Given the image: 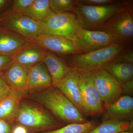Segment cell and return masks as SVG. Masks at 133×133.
<instances>
[{
  "mask_svg": "<svg viewBox=\"0 0 133 133\" xmlns=\"http://www.w3.org/2000/svg\"><path fill=\"white\" fill-rule=\"evenodd\" d=\"M131 8L129 2H120L112 5L101 6H86L77 3L73 12L81 28L102 31L103 26L112 16Z\"/></svg>",
  "mask_w": 133,
  "mask_h": 133,
  "instance_id": "6da1fadb",
  "label": "cell"
},
{
  "mask_svg": "<svg viewBox=\"0 0 133 133\" xmlns=\"http://www.w3.org/2000/svg\"><path fill=\"white\" fill-rule=\"evenodd\" d=\"M37 99L55 116L68 124L88 121L56 87H51L37 95Z\"/></svg>",
  "mask_w": 133,
  "mask_h": 133,
  "instance_id": "7a4b0ae2",
  "label": "cell"
},
{
  "mask_svg": "<svg viewBox=\"0 0 133 133\" xmlns=\"http://www.w3.org/2000/svg\"><path fill=\"white\" fill-rule=\"evenodd\" d=\"M126 49L115 43L88 53L72 55L70 59L71 68L79 73L94 72L102 69Z\"/></svg>",
  "mask_w": 133,
  "mask_h": 133,
  "instance_id": "3957f363",
  "label": "cell"
},
{
  "mask_svg": "<svg viewBox=\"0 0 133 133\" xmlns=\"http://www.w3.org/2000/svg\"><path fill=\"white\" fill-rule=\"evenodd\" d=\"M15 117L19 124L35 133L53 131L65 126L48 113L29 105H20Z\"/></svg>",
  "mask_w": 133,
  "mask_h": 133,
  "instance_id": "277c9868",
  "label": "cell"
},
{
  "mask_svg": "<svg viewBox=\"0 0 133 133\" xmlns=\"http://www.w3.org/2000/svg\"><path fill=\"white\" fill-rule=\"evenodd\" d=\"M0 29L14 32L31 43L42 34L38 22L11 10L0 16Z\"/></svg>",
  "mask_w": 133,
  "mask_h": 133,
  "instance_id": "5b68a950",
  "label": "cell"
},
{
  "mask_svg": "<svg viewBox=\"0 0 133 133\" xmlns=\"http://www.w3.org/2000/svg\"><path fill=\"white\" fill-rule=\"evenodd\" d=\"M102 31L111 36L115 43L129 48L133 40V17L131 9L115 14L106 23Z\"/></svg>",
  "mask_w": 133,
  "mask_h": 133,
  "instance_id": "8992f818",
  "label": "cell"
},
{
  "mask_svg": "<svg viewBox=\"0 0 133 133\" xmlns=\"http://www.w3.org/2000/svg\"><path fill=\"white\" fill-rule=\"evenodd\" d=\"M39 23L42 34L62 36L74 42L81 28L76 15L70 12L54 13L45 21Z\"/></svg>",
  "mask_w": 133,
  "mask_h": 133,
  "instance_id": "52a82bcc",
  "label": "cell"
},
{
  "mask_svg": "<svg viewBox=\"0 0 133 133\" xmlns=\"http://www.w3.org/2000/svg\"><path fill=\"white\" fill-rule=\"evenodd\" d=\"M78 85L89 116L99 117L103 115L104 106L95 87L93 72L79 73Z\"/></svg>",
  "mask_w": 133,
  "mask_h": 133,
  "instance_id": "ba28073f",
  "label": "cell"
},
{
  "mask_svg": "<svg viewBox=\"0 0 133 133\" xmlns=\"http://www.w3.org/2000/svg\"><path fill=\"white\" fill-rule=\"evenodd\" d=\"M94 83L104 108L122 96V84L103 69L93 72Z\"/></svg>",
  "mask_w": 133,
  "mask_h": 133,
  "instance_id": "9c48e42d",
  "label": "cell"
},
{
  "mask_svg": "<svg viewBox=\"0 0 133 133\" xmlns=\"http://www.w3.org/2000/svg\"><path fill=\"white\" fill-rule=\"evenodd\" d=\"M74 42L81 54L100 49L115 43L111 37L104 31H92L81 28L76 35Z\"/></svg>",
  "mask_w": 133,
  "mask_h": 133,
  "instance_id": "30bf717a",
  "label": "cell"
},
{
  "mask_svg": "<svg viewBox=\"0 0 133 133\" xmlns=\"http://www.w3.org/2000/svg\"><path fill=\"white\" fill-rule=\"evenodd\" d=\"M79 73L71 69L62 79L57 88L75 106L85 118L89 116L83 102L78 85Z\"/></svg>",
  "mask_w": 133,
  "mask_h": 133,
  "instance_id": "8fae6325",
  "label": "cell"
},
{
  "mask_svg": "<svg viewBox=\"0 0 133 133\" xmlns=\"http://www.w3.org/2000/svg\"><path fill=\"white\" fill-rule=\"evenodd\" d=\"M32 43H35L40 48L60 55L81 54L74 42L62 36L41 34Z\"/></svg>",
  "mask_w": 133,
  "mask_h": 133,
  "instance_id": "7c38bea8",
  "label": "cell"
},
{
  "mask_svg": "<svg viewBox=\"0 0 133 133\" xmlns=\"http://www.w3.org/2000/svg\"><path fill=\"white\" fill-rule=\"evenodd\" d=\"M103 121H131L133 118V98L123 95L105 108Z\"/></svg>",
  "mask_w": 133,
  "mask_h": 133,
  "instance_id": "4fadbf2b",
  "label": "cell"
},
{
  "mask_svg": "<svg viewBox=\"0 0 133 133\" xmlns=\"http://www.w3.org/2000/svg\"><path fill=\"white\" fill-rule=\"evenodd\" d=\"M30 43L12 57L14 63L29 70L33 65L42 62L46 51L42 48Z\"/></svg>",
  "mask_w": 133,
  "mask_h": 133,
  "instance_id": "5bb4252c",
  "label": "cell"
},
{
  "mask_svg": "<svg viewBox=\"0 0 133 133\" xmlns=\"http://www.w3.org/2000/svg\"><path fill=\"white\" fill-rule=\"evenodd\" d=\"M52 86L51 77L43 62L36 64L29 70L27 90L48 89Z\"/></svg>",
  "mask_w": 133,
  "mask_h": 133,
  "instance_id": "9a60e30c",
  "label": "cell"
},
{
  "mask_svg": "<svg viewBox=\"0 0 133 133\" xmlns=\"http://www.w3.org/2000/svg\"><path fill=\"white\" fill-rule=\"evenodd\" d=\"M30 42L11 31L0 29V55L12 57Z\"/></svg>",
  "mask_w": 133,
  "mask_h": 133,
  "instance_id": "2e32d148",
  "label": "cell"
},
{
  "mask_svg": "<svg viewBox=\"0 0 133 133\" xmlns=\"http://www.w3.org/2000/svg\"><path fill=\"white\" fill-rule=\"evenodd\" d=\"M51 79L52 86L56 87L69 71L70 67L61 58L51 52H46L43 60Z\"/></svg>",
  "mask_w": 133,
  "mask_h": 133,
  "instance_id": "e0dca14e",
  "label": "cell"
},
{
  "mask_svg": "<svg viewBox=\"0 0 133 133\" xmlns=\"http://www.w3.org/2000/svg\"><path fill=\"white\" fill-rule=\"evenodd\" d=\"M29 70L13 63L7 69L4 76L12 90L22 93L27 90Z\"/></svg>",
  "mask_w": 133,
  "mask_h": 133,
  "instance_id": "ac0fdd59",
  "label": "cell"
},
{
  "mask_svg": "<svg viewBox=\"0 0 133 133\" xmlns=\"http://www.w3.org/2000/svg\"><path fill=\"white\" fill-rule=\"evenodd\" d=\"M22 93L11 90L9 94L0 100V119L9 124L15 117L19 109Z\"/></svg>",
  "mask_w": 133,
  "mask_h": 133,
  "instance_id": "d6986e66",
  "label": "cell"
},
{
  "mask_svg": "<svg viewBox=\"0 0 133 133\" xmlns=\"http://www.w3.org/2000/svg\"><path fill=\"white\" fill-rule=\"evenodd\" d=\"M102 69L107 71L121 84L133 79V64L112 61Z\"/></svg>",
  "mask_w": 133,
  "mask_h": 133,
  "instance_id": "ffe728a7",
  "label": "cell"
},
{
  "mask_svg": "<svg viewBox=\"0 0 133 133\" xmlns=\"http://www.w3.org/2000/svg\"><path fill=\"white\" fill-rule=\"evenodd\" d=\"M133 121H121L114 120L103 121L87 133H119L124 131L133 132Z\"/></svg>",
  "mask_w": 133,
  "mask_h": 133,
  "instance_id": "44dd1931",
  "label": "cell"
},
{
  "mask_svg": "<svg viewBox=\"0 0 133 133\" xmlns=\"http://www.w3.org/2000/svg\"><path fill=\"white\" fill-rule=\"evenodd\" d=\"M54 13L50 7L49 0H35L24 15L38 22H42Z\"/></svg>",
  "mask_w": 133,
  "mask_h": 133,
  "instance_id": "7402d4cb",
  "label": "cell"
},
{
  "mask_svg": "<svg viewBox=\"0 0 133 133\" xmlns=\"http://www.w3.org/2000/svg\"><path fill=\"white\" fill-rule=\"evenodd\" d=\"M98 125L95 121H88L84 123L68 124L56 130L38 133H87Z\"/></svg>",
  "mask_w": 133,
  "mask_h": 133,
  "instance_id": "603a6c76",
  "label": "cell"
},
{
  "mask_svg": "<svg viewBox=\"0 0 133 133\" xmlns=\"http://www.w3.org/2000/svg\"><path fill=\"white\" fill-rule=\"evenodd\" d=\"M77 3L72 0H49L50 7L56 14L73 11Z\"/></svg>",
  "mask_w": 133,
  "mask_h": 133,
  "instance_id": "cb8c5ba5",
  "label": "cell"
},
{
  "mask_svg": "<svg viewBox=\"0 0 133 133\" xmlns=\"http://www.w3.org/2000/svg\"><path fill=\"white\" fill-rule=\"evenodd\" d=\"M35 0H14L12 2V10L13 12L24 15Z\"/></svg>",
  "mask_w": 133,
  "mask_h": 133,
  "instance_id": "d4e9b609",
  "label": "cell"
},
{
  "mask_svg": "<svg viewBox=\"0 0 133 133\" xmlns=\"http://www.w3.org/2000/svg\"><path fill=\"white\" fill-rule=\"evenodd\" d=\"M77 2L79 4L86 6H101L111 5L120 2V1L114 0H78Z\"/></svg>",
  "mask_w": 133,
  "mask_h": 133,
  "instance_id": "484cf974",
  "label": "cell"
},
{
  "mask_svg": "<svg viewBox=\"0 0 133 133\" xmlns=\"http://www.w3.org/2000/svg\"><path fill=\"white\" fill-rule=\"evenodd\" d=\"M112 61L130 63L133 64V51L132 49L127 48L119 54Z\"/></svg>",
  "mask_w": 133,
  "mask_h": 133,
  "instance_id": "4316f807",
  "label": "cell"
},
{
  "mask_svg": "<svg viewBox=\"0 0 133 133\" xmlns=\"http://www.w3.org/2000/svg\"><path fill=\"white\" fill-rule=\"evenodd\" d=\"M11 90L4 74L0 72V100L8 95Z\"/></svg>",
  "mask_w": 133,
  "mask_h": 133,
  "instance_id": "83f0119b",
  "label": "cell"
},
{
  "mask_svg": "<svg viewBox=\"0 0 133 133\" xmlns=\"http://www.w3.org/2000/svg\"><path fill=\"white\" fill-rule=\"evenodd\" d=\"M122 95L132 97L133 93V79L122 84Z\"/></svg>",
  "mask_w": 133,
  "mask_h": 133,
  "instance_id": "f1b7e54d",
  "label": "cell"
},
{
  "mask_svg": "<svg viewBox=\"0 0 133 133\" xmlns=\"http://www.w3.org/2000/svg\"><path fill=\"white\" fill-rule=\"evenodd\" d=\"M13 63L12 58L0 55V71L5 69H8Z\"/></svg>",
  "mask_w": 133,
  "mask_h": 133,
  "instance_id": "f546056e",
  "label": "cell"
},
{
  "mask_svg": "<svg viewBox=\"0 0 133 133\" xmlns=\"http://www.w3.org/2000/svg\"><path fill=\"white\" fill-rule=\"evenodd\" d=\"M12 129L9 124L0 119V133H11Z\"/></svg>",
  "mask_w": 133,
  "mask_h": 133,
  "instance_id": "4dcf8cb0",
  "label": "cell"
},
{
  "mask_svg": "<svg viewBox=\"0 0 133 133\" xmlns=\"http://www.w3.org/2000/svg\"><path fill=\"white\" fill-rule=\"evenodd\" d=\"M11 133H29L28 130L24 126L19 125L12 129Z\"/></svg>",
  "mask_w": 133,
  "mask_h": 133,
  "instance_id": "1f68e13d",
  "label": "cell"
},
{
  "mask_svg": "<svg viewBox=\"0 0 133 133\" xmlns=\"http://www.w3.org/2000/svg\"><path fill=\"white\" fill-rule=\"evenodd\" d=\"M9 1L6 0H0V9H2Z\"/></svg>",
  "mask_w": 133,
  "mask_h": 133,
  "instance_id": "d6a6232c",
  "label": "cell"
},
{
  "mask_svg": "<svg viewBox=\"0 0 133 133\" xmlns=\"http://www.w3.org/2000/svg\"><path fill=\"white\" fill-rule=\"evenodd\" d=\"M119 133H133V132H131V131H124V132H121Z\"/></svg>",
  "mask_w": 133,
  "mask_h": 133,
  "instance_id": "836d02e7",
  "label": "cell"
}]
</instances>
